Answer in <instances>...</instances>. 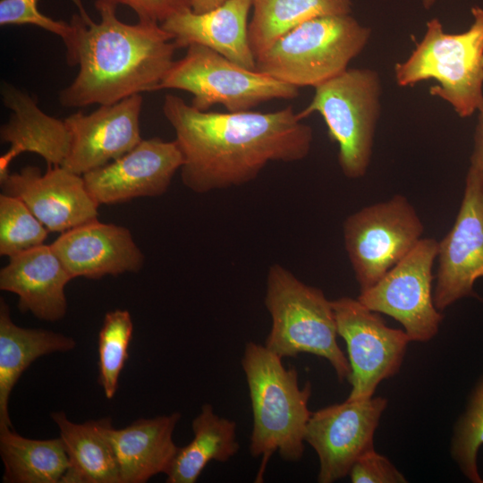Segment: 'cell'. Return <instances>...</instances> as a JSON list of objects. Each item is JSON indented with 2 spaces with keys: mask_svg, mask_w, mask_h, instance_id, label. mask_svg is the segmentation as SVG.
Here are the masks:
<instances>
[{
  "mask_svg": "<svg viewBox=\"0 0 483 483\" xmlns=\"http://www.w3.org/2000/svg\"><path fill=\"white\" fill-rule=\"evenodd\" d=\"M191 93V106L208 111L215 105L228 112L249 111L272 99H292L299 88L256 70L246 69L215 50L191 45L185 55L174 61L157 88Z\"/></svg>",
  "mask_w": 483,
  "mask_h": 483,
  "instance_id": "ba28073f",
  "label": "cell"
},
{
  "mask_svg": "<svg viewBox=\"0 0 483 483\" xmlns=\"http://www.w3.org/2000/svg\"><path fill=\"white\" fill-rule=\"evenodd\" d=\"M436 1L437 0H420L422 6L426 10H429L436 3Z\"/></svg>",
  "mask_w": 483,
  "mask_h": 483,
  "instance_id": "e575fe53",
  "label": "cell"
},
{
  "mask_svg": "<svg viewBox=\"0 0 483 483\" xmlns=\"http://www.w3.org/2000/svg\"><path fill=\"white\" fill-rule=\"evenodd\" d=\"M0 454L5 483H62L70 462L60 437H24L13 428L0 427Z\"/></svg>",
  "mask_w": 483,
  "mask_h": 483,
  "instance_id": "d4e9b609",
  "label": "cell"
},
{
  "mask_svg": "<svg viewBox=\"0 0 483 483\" xmlns=\"http://www.w3.org/2000/svg\"><path fill=\"white\" fill-rule=\"evenodd\" d=\"M248 36L257 57L280 37L318 16L350 14L352 0H251Z\"/></svg>",
  "mask_w": 483,
  "mask_h": 483,
  "instance_id": "484cf974",
  "label": "cell"
},
{
  "mask_svg": "<svg viewBox=\"0 0 483 483\" xmlns=\"http://www.w3.org/2000/svg\"><path fill=\"white\" fill-rule=\"evenodd\" d=\"M265 306L272 326L265 346L281 357L310 353L326 359L340 382L349 380L351 367L337 343L332 301L323 291L304 284L278 263L269 267Z\"/></svg>",
  "mask_w": 483,
  "mask_h": 483,
  "instance_id": "5b68a950",
  "label": "cell"
},
{
  "mask_svg": "<svg viewBox=\"0 0 483 483\" xmlns=\"http://www.w3.org/2000/svg\"><path fill=\"white\" fill-rule=\"evenodd\" d=\"M51 418L58 427L70 462L62 483H120L108 436L110 418L74 423L63 411L52 413Z\"/></svg>",
  "mask_w": 483,
  "mask_h": 483,
  "instance_id": "603a6c76",
  "label": "cell"
},
{
  "mask_svg": "<svg viewBox=\"0 0 483 483\" xmlns=\"http://www.w3.org/2000/svg\"><path fill=\"white\" fill-rule=\"evenodd\" d=\"M180 419V412H173L140 419L123 428L109 427L120 483H144L157 474H167L179 449L173 434Z\"/></svg>",
  "mask_w": 483,
  "mask_h": 483,
  "instance_id": "44dd1931",
  "label": "cell"
},
{
  "mask_svg": "<svg viewBox=\"0 0 483 483\" xmlns=\"http://www.w3.org/2000/svg\"><path fill=\"white\" fill-rule=\"evenodd\" d=\"M437 258L433 300L439 311L476 295L474 284L483 276V191L470 170L454 224L438 242Z\"/></svg>",
  "mask_w": 483,
  "mask_h": 483,
  "instance_id": "4fadbf2b",
  "label": "cell"
},
{
  "mask_svg": "<svg viewBox=\"0 0 483 483\" xmlns=\"http://www.w3.org/2000/svg\"><path fill=\"white\" fill-rule=\"evenodd\" d=\"M2 193L22 200L49 232L64 233L97 218L99 205L89 193L82 175L47 165L42 174L28 165L0 177Z\"/></svg>",
  "mask_w": 483,
  "mask_h": 483,
  "instance_id": "9a60e30c",
  "label": "cell"
},
{
  "mask_svg": "<svg viewBox=\"0 0 483 483\" xmlns=\"http://www.w3.org/2000/svg\"><path fill=\"white\" fill-rule=\"evenodd\" d=\"M470 13L473 21L461 33H448L439 19H430L422 39L394 68L400 87L436 80L430 95L448 103L462 118L483 103V8L473 6Z\"/></svg>",
  "mask_w": 483,
  "mask_h": 483,
  "instance_id": "277c9868",
  "label": "cell"
},
{
  "mask_svg": "<svg viewBox=\"0 0 483 483\" xmlns=\"http://www.w3.org/2000/svg\"><path fill=\"white\" fill-rule=\"evenodd\" d=\"M478 121L474 133V145L469 170L477 178L483 191V103L479 106Z\"/></svg>",
  "mask_w": 483,
  "mask_h": 483,
  "instance_id": "d6a6232c",
  "label": "cell"
},
{
  "mask_svg": "<svg viewBox=\"0 0 483 483\" xmlns=\"http://www.w3.org/2000/svg\"><path fill=\"white\" fill-rule=\"evenodd\" d=\"M349 476L352 483H405L406 478L375 449L363 454L352 465Z\"/></svg>",
  "mask_w": 483,
  "mask_h": 483,
  "instance_id": "4dcf8cb0",
  "label": "cell"
},
{
  "mask_svg": "<svg viewBox=\"0 0 483 483\" xmlns=\"http://www.w3.org/2000/svg\"><path fill=\"white\" fill-rule=\"evenodd\" d=\"M50 245L72 279L136 273L144 264L128 228L97 218L62 233Z\"/></svg>",
  "mask_w": 483,
  "mask_h": 483,
  "instance_id": "e0dca14e",
  "label": "cell"
},
{
  "mask_svg": "<svg viewBox=\"0 0 483 483\" xmlns=\"http://www.w3.org/2000/svg\"><path fill=\"white\" fill-rule=\"evenodd\" d=\"M70 336L41 328H25L12 319L5 301L0 300V427L13 428L9 414L11 393L22 373L41 356L72 350Z\"/></svg>",
  "mask_w": 483,
  "mask_h": 483,
  "instance_id": "7402d4cb",
  "label": "cell"
},
{
  "mask_svg": "<svg viewBox=\"0 0 483 483\" xmlns=\"http://www.w3.org/2000/svg\"><path fill=\"white\" fill-rule=\"evenodd\" d=\"M437 253V241L421 238L377 283L360 292L357 299L370 310L399 322L411 342L430 341L444 318L435 306L432 292Z\"/></svg>",
  "mask_w": 483,
  "mask_h": 483,
  "instance_id": "30bf717a",
  "label": "cell"
},
{
  "mask_svg": "<svg viewBox=\"0 0 483 483\" xmlns=\"http://www.w3.org/2000/svg\"><path fill=\"white\" fill-rule=\"evenodd\" d=\"M48 232L22 200L1 193V256L11 257L44 244Z\"/></svg>",
  "mask_w": 483,
  "mask_h": 483,
  "instance_id": "f1b7e54d",
  "label": "cell"
},
{
  "mask_svg": "<svg viewBox=\"0 0 483 483\" xmlns=\"http://www.w3.org/2000/svg\"><path fill=\"white\" fill-rule=\"evenodd\" d=\"M483 445V375L474 386L463 412L457 419L450 453L461 472L473 483H483L478 469V453Z\"/></svg>",
  "mask_w": 483,
  "mask_h": 483,
  "instance_id": "83f0119b",
  "label": "cell"
},
{
  "mask_svg": "<svg viewBox=\"0 0 483 483\" xmlns=\"http://www.w3.org/2000/svg\"><path fill=\"white\" fill-rule=\"evenodd\" d=\"M227 0H191V8L195 13H204L215 9Z\"/></svg>",
  "mask_w": 483,
  "mask_h": 483,
  "instance_id": "836d02e7",
  "label": "cell"
},
{
  "mask_svg": "<svg viewBox=\"0 0 483 483\" xmlns=\"http://www.w3.org/2000/svg\"><path fill=\"white\" fill-rule=\"evenodd\" d=\"M162 110L183 157L182 182L196 193L248 183L270 162L302 160L313 141L311 127L291 106L267 113H217L167 94Z\"/></svg>",
  "mask_w": 483,
  "mask_h": 483,
  "instance_id": "6da1fadb",
  "label": "cell"
},
{
  "mask_svg": "<svg viewBox=\"0 0 483 483\" xmlns=\"http://www.w3.org/2000/svg\"><path fill=\"white\" fill-rule=\"evenodd\" d=\"M343 231L345 250L362 292L415 247L424 225L408 199L396 194L350 215Z\"/></svg>",
  "mask_w": 483,
  "mask_h": 483,
  "instance_id": "9c48e42d",
  "label": "cell"
},
{
  "mask_svg": "<svg viewBox=\"0 0 483 483\" xmlns=\"http://www.w3.org/2000/svg\"><path fill=\"white\" fill-rule=\"evenodd\" d=\"M370 36L371 30L351 13L318 16L258 55L256 71L298 88H315L348 69Z\"/></svg>",
  "mask_w": 483,
  "mask_h": 483,
  "instance_id": "8992f818",
  "label": "cell"
},
{
  "mask_svg": "<svg viewBox=\"0 0 483 483\" xmlns=\"http://www.w3.org/2000/svg\"><path fill=\"white\" fill-rule=\"evenodd\" d=\"M132 334L133 322L128 310L114 309L105 315L98 333V382L107 399L117 391Z\"/></svg>",
  "mask_w": 483,
  "mask_h": 483,
  "instance_id": "4316f807",
  "label": "cell"
},
{
  "mask_svg": "<svg viewBox=\"0 0 483 483\" xmlns=\"http://www.w3.org/2000/svg\"><path fill=\"white\" fill-rule=\"evenodd\" d=\"M132 9L139 19L162 23L173 14L191 8V0H106Z\"/></svg>",
  "mask_w": 483,
  "mask_h": 483,
  "instance_id": "1f68e13d",
  "label": "cell"
},
{
  "mask_svg": "<svg viewBox=\"0 0 483 483\" xmlns=\"http://www.w3.org/2000/svg\"><path fill=\"white\" fill-rule=\"evenodd\" d=\"M38 3V0H0V25H34L57 35L66 43L72 34L71 23L41 13Z\"/></svg>",
  "mask_w": 483,
  "mask_h": 483,
  "instance_id": "f546056e",
  "label": "cell"
},
{
  "mask_svg": "<svg viewBox=\"0 0 483 483\" xmlns=\"http://www.w3.org/2000/svg\"><path fill=\"white\" fill-rule=\"evenodd\" d=\"M387 402L380 396L346 399L311 412L305 442L318 454L319 483L345 478L355 462L374 449V435Z\"/></svg>",
  "mask_w": 483,
  "mask_h": 483,
  "instance_id": "7c38bea8",
  "label": "cell"
},
{
  "mask_svg": "<svg viewBox=\"0 0 483 483\" xmlns=\"http://www.w3.org/2000/svg\"><path fill=\"white\" fill-rule=\"evenodd\" d=\"M182 163L175 140L151 138L82 176L92 199L99 206L110 205L164 194Z\"/></svg>",
  "mask_w": 483,
  "mask_h": 483,
  "instance_id": "5bb4252c",
  "label": "cell"
},
{
  "mask_svg": "<svg viewBox=\"0 0 483 483\" xmlns=\"http://www.w3.org/2000/svg\"><path fill=\"white\" fill-rule=\"evenodd\" d=\"M71 19L72 34L64 43L66 60L78 64L76 78L59 92L66 107L110 105L144 91L157 90L174 64L177 49L161 24L139 19L128 24L116 16L117 5L97 0L100 20L95 22L81 0Z\"/></svg>",
  "mask_w": 483,
  "mask_h": 483,
  "instance_id": "7a4b0ae2",
  "label": "cell"
},
{
  "mask_svg": "<svg viewBox=\"0 0 483 483\" xmlns=\"http://www.w3.org/2000/svg\"><path fill=\"white\" fill-rule=\"evenodd\" d=\"M72 279L51 245L42 244L9 257L0 271V289L18 296L21 312L55 322L66 314L64 288Z\"/></svg>",
  "mask_w": 483,
  "mask_h": 483,
  "instance_id": "d6986e66",
  "label": "cell"
},
{
  "mask_svg": "<svg viewBox=\"0 0 483 483\" xmlns=\"http://www.w3.org/2000/svg\"><path fill=\"white\" fill-rule=\"evenodd\" d=\"M251 6V0H227L204 13L187 8L167 18L161 26L173 36L177 48L205 46L246 69L256 70L248 36Z\"/></svg>",
  "mask_w": 483,
  "mask_h": 483,
  "instance_id": "ffe728a7",
  "label": "cell"
},
{
  "mask_svg": "<svg viewBox=\"0 0 483 483\" xmlns=\"http://www.w3.org/2000/svg\"><path fill=\"white\" fill-rule=\"evenodd\" d=\"M193 438L179 447L166 474L167 483H194L211 461L225 462L239 451L236 423L217 415L209 403L192 420Z\"/></svg>",
  "mask_w": 483,
  "mask_h": 483,
  "instance_id": "cb8c5ba5",
  "label": "cell"
},
{
  "mask_svg": "<svg viewBox=\"0 0 483 483\" xmlns=\"http://www.w3.org/2000/svg\"><path fill=\"white\" fill-rule=\"evenodd\" d=\"M338 335L346 343L352 386L348 400L373 397L378 385L396 375L408 343L404 330L388 326L358 299L341 297L331 301Z\"/></svg>",
  "mask_w": 483,
  "mask_h": 483,
  "instance_id": "8fae6325",
  "label": "cell"
},
{
  "mask_svg": "<svg viewBox=\"0 0 483 483\" xmlns=\"http://www.w3.org/2000/svg\"><path fill=\"white\" fill-rule=\"evenodd\" d=\"M282 360L265 345L245 344L242 367L253 417L250 452L254 458H262L258 478L274 453L296 462L304 452L312 387L309 382L300 387L297 370L285 368Z\"/></svg>",
  "mask_w": 483,
  "mask_h": 483,
  "instance_id": "3957f363",
  "label": "cell"
},
{
  "mask_svg": "<svg viewBox=\"0 0 483 483\" xmlns=\"http://www.w3.org/2000/svg\"><path fill=\"white\" fill-rule=\"evenodd\" d=\"M301 119L318 113L330 139L338 144V163L345 177H363L370 164L381 112L382 82L370 68H348L314 88Z\"/></svg>",
  "mask_w": 483,
  "mask_h": 483,
  "instance_id": "52a82bcc",
  "label": "cell"
},
{
  "mask_svg": "<svg viewBox=\"0 0 483 483\" xmlns=\"http://www.w3.org/2000/svg\"><path fill=\"white\" fill-rule=\"evenodd\" d=\"M142 97L135 94L89 114H72L64 120L71 132L68 157L63 166L83 175L122 157L140 141Z\"/></svg>",
  "mask_w": 483,
  "mask_h": 483,
  "instance_id": "2e32d148",
  "label": "cell"
},
{
  "mask_svg": "<svg viewBox=\"0 0 483 483\" xmlns=\"http://www.w3.org/2000/svg\"><path fill=\"white\" fill-rule=\"evenodd\" d=\"M4 105L12 111L1 126L0 138L10 148L0 157V177L9 171L11 162L23 152L41 156L47 165L63 167L70 151L71 132L65 120L45 114L37 98L14 86L3 82Z\"/></svg>",
  "mask_w": 483,
  "mask_h": 483,
  "instance_id": "ac0fdd59",
  "label": "cell"
}]
</instances>
